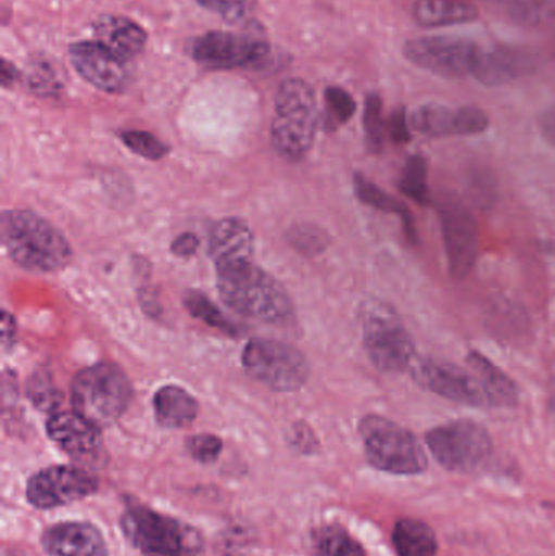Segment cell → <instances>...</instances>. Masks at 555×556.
Instances as JSON below:
<instances>
[{
	"mask_svg": "<svg viewBox=\"0 0 555 556\" xmlns=\"http://www.w3.org/2000/svg\"><path fill=\"white\" fill-rule=\"evenodd\" d=\"M0 237L10 260L31 273H55L72 261V248L64 235L33 212H3Z\"/></svg>",
	"mask_w": 555,
	"mask_h": 556,
	"instance_id": "6da1fadb",
	"label": "cell"
},
{
	"mask_svg": "<svg viewBox=\"0 0 555 556\" xmlns=\"http://www.w3.org/2000/svg\"><path fill=\"white\" fill-rule=\"evenodd\" d=\"M217 288L222 300L241 316L263 323H282L293 306L282 285L264 273L254 261L217 267Z\"/></svg>",
	"mask_w": 555,
	"mask_h": 556,
	"instance_id": "7a4b0ae2",
	"label": "cell"
},
{
	"mask_svg": "<svg viewBox=\"0 0 555 556\" xmlns=\"http://www.w3.org/2000/svg\"><path fill=\"white\" fill-rule=\"evenodd\" d=\"M319 113L315 91L300 78L282 81L274 106L273 146L282 159L300 162L315 142Z\"/></svg>",
	"mask_w": 555,
	"mask_h": 556,
	"instance_id": "3957f363",
	"label": "cell"
},
{
	"mask_svg": "<svg viewBox=\"0 0 555 556\" xmlns=\"http://www.w3.org/2000/svg\"><path fill=\"white\" fill-rule=\"evenodd\" d=\"M121 529L142 556H199L204 548L201 534L191 526L134 500H127Z\"/></svg>",
	"mask_w": 555,
	"mask_h": 556,
	"instance_id": "277c9868",
	"label": "cell"
},
{
	"mask_svg": "<svg viewBox=\"0 0 555 556\" xmlns=\"http://www.w3.org/2000/svg\"><path fill=\"white\" fill-rule=\"evenodd\" d=\"M71 394L74 410L98 428H104L123 417L133 388L119 366L98 363L75 376Z\"/></svg>",
	"mask_w": 555,
	"mask_h": 556,
	"instance_id": "5b68a950",
	"label": "cell"
},
{
	"mask_svg": "<svg viewBox=\"0 0 555 556\" xmlns=\"http://www.w3.org/2000/svg\"><path fill=\"white\" fill-rule=\"evenodd\" d=\"M365 456L375 469L393 476H417L427 469V456L416 434L381 415H367L358 425Z\"/></svg>",
	"mask_w": 555,
	"mask_h": 556,
	"instance_id": "8992f818",
	"label": "cell"
},
{
	"mask_svg": "<svg viewBox=\"0 0 555 556\" xmlns=\"http://www.w3.org/2000/svg\"><path fill=\"white\" fill-rule=\"evenodd\" d=\"M364 345L375 368L383 372H403L414 358L413 337L396 307L380 298H370L361 307Z\"/></svg>",
	"mask_w": 555,
	"mask_h": 556,
	"instance_id": "52a82bcc",
	"label": "cell"
},
{
	"mask_svg": "<svg viewBox=\"0 0 555 556\" xmlns=\"http://www.w3.org/2000/svg\"><path fill=\"white\" fill-rule=\"evenodd\" d=\"M426 443L440 466L458 473L478 472L494 454L489 431L471 420L440 425L426 434Z\"/></svg>",
	"mask_w": 555,
	"mask_h": 556,
	"instance_id": "ba28073f",
	"label": "cell"
},
{
	"mask_svg": "<svg viewBox=\"0 0 555 556\" xmlns=\"http://www.w3.org/2000/svg\"><path fill=\"white\" fill-rule=\"evenodd\" d=\"M241 362L254 379L274 391H299L310 378V365L303 353L277 340L251 339Z\"/></svg>",
	"mask_w": 555,
	"mask_h": 556,
	"instance_id": "9c48e42d",
	"label": "cell"
},
{
	"mask_svg": "<svg viewBox=\"0 0 555 556\" xmlns=\"http://www.w3.org/2000/svg\"><path fill=\"white\" fill-rule=\"evenodd\" d=\"M481 51L478 42L456 36H420L409 39L403 48L411 64L443 78L472 77Z\"/></svg>",
	"mask_w": 555,
	"mask_h": 556,
	"instance_id": "30bf717a",
	"label": "cell"
},
{
	"mask_svg": "<svg viewBox=\"0 0 555 556\" xmlns=\"http://www.w3.org/2000/svg\"><path fill=\"white\" fill-rule=\"evenodd\" d=\"M411 375L417 386L471 407H494L491 394L478 372L463 368L455 363L439 358H420L411 366Z\"/></svg>",
	"mask_w": 555,
	"mask_h": 556,
	"instance_id": "8fae6325",
	"label": "cell"
},
{
	"mask_svg": "<svg viewBox=\"0 0 555 556\" xmlns=\"http://www.w3.org/2000/svg\"><path fill=\"white\" fill-rule=\"evenodd\" d=\"M439 218L450 274L462 280L472 273L478 263V222L468 205L453 194L440 199Z\"/></svg>",
	"mask_w": 555,
	"mask_h": 556,
	"instance_id": "7c38bea8",
	"label": "cell"
},
{
	"mask_svg": "<svg viewBox=\"0 0 555 556\" xmlns=\"http://www.w3.org/2000/svg\"><path fill=\"white\" fill-rule=\"evenodd\" d=\"M98 479L81 467L52 466L38 470L26 483V500L36 509H55L97 493Z\"/></svg>",
	"mask_w": 555,
	"mask_h": 556,
	"instance_id": "4fadbf2b",
	"label": "cell"
},
{
	"mask_svg": "<svg viewBox=\"0 0 555 556\" xmlns=\"http://www.w3.org/2000/svg\"><path fill=\"white\" fill-rule=\"evenodd\" d=\"M191 51L192 58L204 67L230 71L260 64L269 52V46L248 35L211 31L195 39Z\"/></svg>",
	"mask_w": 555,
	"mask_h": 556,
	"instance_id": "5bb4252c",
	"label": "cell"
},
{
	"mask_svg": "<svg viewBox=\"0 0 555 556\" xmlns=\"http://www.w3.org/2000/svg\"><path fill=\"white\" fill-rule=\"evenodd\" d=\"M416 132L429 137L479 136L489 129V116L478 106L427 103L409 114Z\"/></svg>",
	"mask_w": 555,
	"mask_h": 556,
	"instance_id": "9a60e30c",
	"label": "cell"
},
{
	"mask_svg": "<svg viewBox=\"0 0 555 556\" xmlns=\"http://www.w3.org/2000/svg\"><path fill=\"white\" fill-rule=\"evenodd\" d=\"M72 65L81 78L106 93H119L129 84L126 61L98 41H81L71 46Z\"/></svg>",
	"mask_w": 555,
	"mask_h": 556,
	"instance_id": "2e32d148",
	"label": "cell"
},
{
	"mask_svg": "<svg viewBox=\"0 0 555 556\" xmlns=\"http://www.w3.org/2000/svg\"><path fill=\"white\" fill-rule=\"evenodd\" d=\"M540 64V55L530 49L507 45L492 46L482 49L472 78L484 87H504L533 74Z\"/></svg>",
	"mask_w": 555,
	"mask_h": 556,
	"instance_id": "e0dca14e",
	"label": "cell"
},
{
	"mask_svg": "<svg viewBox=\"0 0 555 556\" xmlns=\"http://www.w3.org/2000/svg\"><path fill=\"white\" fill-rule=\"evenodd\" d=\"M46 431L55 446L77 459H91L103 447L101 428L75 410L54 412L46 424Z\"/></svg>",
	"mask_w": 555,
	"mask_h": 556,
	"instance_id": "ac0fdd59",
	"label": "cell"
},
{
	"mask_svg": "<svg viewBox=\"0 0 555 556\" xmlns=\"http://www.w3.org/2000/svg\"><path fill=\"white\" fill-rule=\"evenodd\" d=\"M48 556H110L100 529L90 522H59L41 538Z\"/></svg>",
	"mask_w": 555,
	"mask_h": 556,
	"instance_id": "d6986e66",
	"label": "cell"
},
{
	"mask_svg": "<svg viewBox=\"0 0 555 556\" xmlns=\"http://www.w3.org/2000/svg\"><path fill=\"white\" fill-rule=\"evenodd\" d=\"M209 254L215 267L254 261L253 231L240 218H224L212 228Z\"/></svg>",
	"mask_w": 555,
	"mask_h": 556,
	"instance_id": "ffe728a7",
	"label": "cell"
},
{
	"mask_svg": "<svg viewBox=\"0 0 555 556\" xmlns=\"http://www.w3.org/2000/svg\"><path fill=\"white\" fill-rule=\"evenodd\" d=\"M97 41L106 46L121 59L136 58L147 45V31L133 20L119 15H104L94 23Z\"/></svg>",
	"mask_w": 555,
	"mask_h": 556,
	"instance_id": "44dd1931",
	"label": "cell"
},
{
	"mask_svg": "<svg viewBox=\"0 0 555 556\" xmlns=\"http://www.w3.org/2000/svg\"><path fill=\"white\" fill-rule=\"evenodd\" d=\"M411 15L422 28H445L475 22L479 10L469 0H416Z\"/></svg>",
	"mask_w": 555,
	"mask_h": 556,
	"instance_id": "7402d4cb",
	"label": "cell"
},
{
	"mask_svg": "<svg viewBox=\"0 0 555 556\" xmlns=\"http://www.w3.org/2000/svg\"><path fill=\"white\" fill-rule=\"evenodd\" d=\"M153 410L159 425L178 430L189 427L198 418L199 404L185 389L165 386L153 397Z\"/></svg>",
	"mask_w": 555,
	"mask_h": 556,
	"instance_id": "603a6c76",
	"label": "cell"
},
{
	"mask_svg": "<svg viewBox=\"0 0 555 556\" xmlns=\"http://www.w3.org/2000/svg\"><path fill=\"white\" fill-rule=\"evenodd\" d=\"M468 365L478 372L491 394L494 407H514L518 402V389L514 379L508 378L499 366L478 350H472L466 356Z\"/></svg>",
	"mask_w": 555,
	"mask_h": 556,
	"instance_id": "cb8c5ba5",
	"label": "cell"
},
{
	"mask_svg": "<svg viewBox=\"0 0 555 556\" xmlns=\"http://www.w3.org/2000/svg\"><path fill=\"white\" fill-rule=\"evenodd\" d=\"M354 189L355 195L361 199V202L368 205V207L398 215L401 222H403L404 231H406L407 240H409L411 243H417V241H419L413 215H411L409 208H407L403 202L398 201L396 198L388 194L383 189L378 188L375 182L365 178L361 173L354 176Z\"/></svg>",
	"mask_w": 555,
	"mask_h": 556,
	"instance_id": "d4e9b609",
	"label": "cell"
},
{
	"mask_svg": "<svg viewBox=\"0 0 555 556\" xmlns=\"http://www.w3.org/2000/svg\"><path fill=\"white\" fill-rule=\"evenodd\" d=\"M393 544L400 556H436V532L417 519H401L394 525Z\"/></svg>",
	"mask_w": 555,
	"mask_h": 556,
	"instance_id": "484cf974",
	"label": "cell"
},
{
	"mask_svg": "<svg viewBox=\"0 0 555 556\" xmlns=\"http://www.w3.org/2000/svg\"><path fill=\"white\" fill-rule=\"evenodd\" d=\"M429 166L426 156L413 155L404 165L398 188L419 205L430 204Z\"/></svg>",
	"mask_w": 555,
	"mask_h": 556,
	"instance_id": "4316f807",
	"label": "cell"
},
{
	"mask_svg": "<svg viewBox=\"0 0 555 556\" xmlns=\"http://www.w3.org/2000/svg\"><path fill=\"white\" fill-rule=\"evenodd\" d=\"M319 556H367L364 547L341 526H323L313 535Z\"/></svg>",
	"mask_w": 555,
	"mask_h": 556,
	"instance_id": "83f0119b",
	"label": "cell"
},
{
	"mask_svg": "<svg viewBox=\"0 0 555 556\" xmlns=\"http://www.w3.org/2000/svg\"><path fill=\"white\" fill-rule=\"evenodd\" d=\"M185 304L192 316L198 317L199 320L207 324V326L214 327V329L220 330V332L230 333V336L237 333V327L201 291L189 290L185 294Z\"/></svg>",
	"mask_w": 555,
	"mask_h": 556,
	"instance_id": "f1b7e54d",
	"label": "cell"
},
{
	"mask_svg": "<svg viewBox=\"0 0 555 556\" xmlns=\"http://www.w3.org/2000/svg\"><path fill=\"white\" fill-rule=\"evenodd\" d=\"M364 129L370 150L380 152L387 136V121L383 116V100L378 93H370L365 98Z\"/></svg>",
	"mask_w": 555,
	"mask_h": 556,
	"instance_id": "f546056e",
	"label": "cell"
},
{
	"mask_svg": "<svg viewBox=\"0 0 555 556\" xmlns=\"http://www.w3.org/2000/svg\"><path fill=\"white\" fill-rule=\"evenodd\" d=\"M512 18L520 25L541 26L544 23L555 25L554 0H514L510 2Z\"/></svg>",
	"mask_w": 555,
	"mask_h": 556,
	"instance_id": "4dcf8cb0",
	"label": "cell"
},
{
	"mask_svg": "<svg viewBox=\"0 0 555 556\" xmlns=\"http://www.w3.org/2000/svg\"><path fill=\"white\" fill-rule=\"evenodd\" d=\"M326 108H328L329 127H338L354 117L357 103L348 90L341 87H329L325 91Z\"/></svg>",
	"mask_w": 555,
	"mask_h": 556,
	"instance_id": "1f68e13d",
	"label": "cell"
},
{
	"mask_svg": "<svg viewBox=\"0 0 555 556\" xmlns=\"http://www.w3.org/2000/svg\"><path fill=\"white\" fill-rule=\"evenodd\" d=\"M121 140L130 152L143 156V159L153 160V162L163 159L168 153V147L146 130H126L121 134Z\"/></svg>",
	"mask_w": 555,
	"mask_h": 556,
	"instance_id": "d6a6232c",
	"label": "cell"
},
{
	"mask_svg": "<svg viewBox=\"0 0 555 556\" xmlns=\"http://www.w3.org/2000/svg\"><path fill=\"white\" fill-rule=\"evenodd\" d=\"M28 395L36 408L46 412L58 410L61 404V392L54 388L51 378L46 372H36L28 382Z\"/></svg>",
	"mask_w": 555,
	"mask_h": 556,
	"instance_id": "836d02e7",
	"label": "cell"
},
{
	"mask_svg": "<svg viewBox=\"0 0 555 556\" xmlns=\"http://www.w3.org/2000/svg\"><path fill=\"white\" fill-rule=\"evenodd\" d=\"M198 3L227 22L248 18L256 9V0H198Z\"/></svg>",
	"mask_w": 555,
	"mask_h": 556,
	"instance_id": "e575fe53",
	"label": "cell"
},
{
	"mask_svg": "<svg viewBox=\"0 0 555 556\" xmlns=\"http://www.w3.org/2000/svg\"><path fill=\"white\" fill-rule=\"evenodd\" d=\"M186 447H188L192 459L198 460V463L214 464L218 456H220L224 444H222L220 438L214 437V434L202 433L189 438Z\"/></svg>",
	"mask_w": 555,
	"mask_h": 556,
	"instance_id": "d590c367",
	"label": "cell"
},
{
	"mask_svg": "<svg viewBox=\"0 0 555 556\" xmlns=\"http://www.w3.org/2000/svg\"><path fill=\"white\" fill-rule=\"evenodd\" d=\"M28 85L38 97H54L61 91V81L49 64L36 65L35 71L29 74Z\"/></svg>",
	"mask_w": 555,
	"mask_h": 556,
	"instance_id": "8d00e7d4",
	"label": "cell"
},
{
	"mask_svg": "<svg viewBox=\"0 0 555 556\" xmlns=\"http://www.w3.org/2000/svg\"><path fill=\"white\" fill-rule=\"evenodd\" d=\"M411 130L413 126H411L409 114L404 108H396L387 121L388 136L394 143H407L411 140Z\"/></svg>",
	"mask_w": 555,
	"mask_h": 556,
	"instance_id": "74e56055",
	"label": "cell"
},
{
	"mask_svg": "<svg viewBox=\"0 0 555 556\" xmlns=\"http://www.w3.org/2000/svg\"><path fill=\"white\" fill-rule=\"evenodd\" d=\"M199 240L195 235L182 233L173 241L172 251L176 256L188 257L198 251Z\"/></svg>",
	"mask_w": 555,
	"mask_h": 556,
	"instance_id": "f35d334b",
	"label": "cell"
},
{
	"mask_svg": "<svg viewBox=\"0 0 555 556\" xmlns=\"http://www.w3.org/2000/svg\"><path fill=\"white\" fill-rule=\"evenodd\" d=\"M540 130L544 139L555 147V103L541 114Z\"/></svg>",
	"mask_w": 555,
	"mask_h": 556,
	"instance_id": "ab89813d",
	"label": "cell"
},
{
	"mask_svg": "<svg viewBox=\"0 0 555 556\" xmlns=\"http://www.w3.org/2000/svg\"><path fill=\"white\" fill-rule=\"evenodd\" d=\"M295 433H293V443L300 446V450L305 447V443L308 444L310 451H312L313 444H315V437H313L312 430L305 425H297Z\"/></svg>",
	"mask_w": 555,
	"mask_h": 556,
	"instance_id": "60d3db41",
	"label": "cell"
},
{
	"mask_svg": "<svg viewBox=\"0 0 555 556\" xmlns=\"http://www.w3.org/2000/svg\"><path fill=\"white\" fill-rule=\"evenodd\" d=\"M13 337H15V320L7 311H3L2 317V343L3 346L12 345Z\"/></svg>",
	"mask_w": 555,
	"mask_h": 556,
	"instance_id": "b9f144b4",
	"label": "cell"
},
{
	"mask_svg": "<svg viewBox=\"0 0 555 556\" xmlns=\"http://www.w3.org/2000/svg\"><path fill=\"white\" fill-rule=\"evenodd\" d=\"M16 71L10 62L3 61L2 64V85L3 87H9L13 80L16 78Z\"/></svg>",
	"mask_w": 555,
	"mask_h": 556,
	"instance_id": "7bdbcfd3",
	"label": "cell"
},
{
	"mask_svg": "<svg viewBox=\"0 0 555 556\" xmlns=\"http://www.w3.org/2000/svg\"><path fill=\"white\" fill-rule=\"evenodd\" d=\"M489 2H497V3H502V2H514V0H489Z\"/></svg>",
	"mask_w": 555,
	"mask_h": 556,
	"instance_id": "ee69618b",
	"label": "cell"
}]
</instances>
